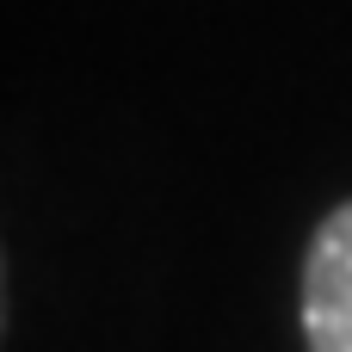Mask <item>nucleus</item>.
I'll list each match as a JSON object with an SVG mask.
<instances>
[{
    "instance_id": "1",
    "label": "nucleus",
    "mask_w": 352,
    "mask_h": 352,
    "mask_svg": "<svg viewBox=\"0 0 352 352\" xmlns=\"http://www.w3.org/2000/svg\"><path fill=\"white\" fill-rule=\"evenodd\" d=\"M303 340L309 352H352V198L322 217L303 260Z\"/></svg>"
}]
</instances>
